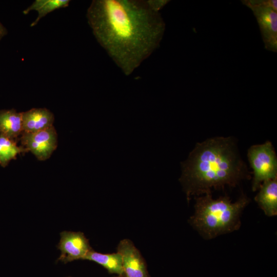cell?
I'll list each match as a JSON object with an SVG mask.
<instances>
[{
	"instance_id": "6da1fadb",
	"label": "cell",
	"mask_w": 277,
	"mask_h": 277,
	"mask_svg": "<svg viewBox=\"0 0 277 277\" xmlns=\"http://www.w3.org/2000/svg\"><path fill=\"white\" fill-rule=\"evenodd\" d=\"M86 16L96 39L126 76L159 47L165 30L148 0H94Z\"/></svg>"
},
{
	"instance_id": "7a4b0ae2",
	"label": "cell",
	"mask_w": 277,
	"mask_h": 277,
	"mask_svg": "<svg viewBox=\"0 0 277 277\" xmlns=\"http://www.w3.org/2000/svg\"><path fill=\"white\" fill-rule=\"evenodd\" d=\"M181 165L180 181L188 200L191 195L211 193L212 188L234 187L248 175L234 138L230 137L197 143Z\"/></svg>"
},
{
	"instance_id": "3957f363",
	"label": "cell",
	"mask_w": 277,
	"mask_h": 277,
	"mask_svg": "<svg viewBox=\"0 0 277 277\" xmlns=\"http://www.w3.org/2000/svg\"><path fill=\"white\" fill-rule=\"evenodd\" d=\"M195 199V213L189 222L204 237L209 239L238 230L241 213L249 202L244 194L234 203L226 195L213 199L211 193Z\"/></svg>"
},
{
	"instance_id": "277c9868",
	"label": "cell",
	"mask_w": 277,
	"mask_h": 277,
	"mask_svg": "<svg viewBox=\"0 0 277 277\" xmlns=\"http://www.w3.org/2000/svg\"><path fill=\"white\" fill-rule=\"evenodd\" d=\"M256 18L266 50L277 52V1L243 0Z\"/></svg>"
},
{
	"instance_id": "5b68a950",
	"label": "cell",
	"mask_w": 277,
	"mask_h": 277,
	"mask_svg": "<svg viewBox=\"0 0 277 277\" xmlns=\"http://www.w3.org/2000/svg\"><path fill=\"white\" fill-rule=\"evenodd\" d=\"M247 156L253 170V191L259 189L264 181L277 177V157L270 142L251 146Z\"/></svg>"
},
{
	"instance_id": "8992f818",
	"label": "cell",
	"mask_w": 277,
	"mask_h": 277,
	"mask_svg": "<svg viewBox=\"0 0 277 277\" xmlns=\"http://www.w3.org/2000/svg\"><path fill=\"white\" fill-rule=\"evenodd\" d=\"M22 146L31 151L38 160L44 161L50 157L56 149L57 134L53 126L34 133L23 132Z\"/></svg>"
},
{
	"instance_id": "52a82bcc",
	"label": "cell",
	"mask_w": 277,
	"mask_h": 277,
	"mask_svg": "<svg viewBox=\"0 0 277 277\" xmlns=\"http://www.w3.org/2000/svg\"><path fill=\"white\" fill-rule=\"evenodd\" d=\"M60 240L57 245L61 251L58 260L67 263L78 260H85L92 249L89 240L83 232L64 231L60 233Z\"/></svg>"
},
{
	"instance_id": "ba28073f",
	"label": "cell",
	"mask_w": 277,
	"mask_h": 277,
	"mask_svg": "<svg viewBox=\"0 0 277 277\" xmlns=\"http://www.w3.org/2000/svg\"><path fill=\"white\" fill-rule=\"evenodd\" d=\"M117 252L122 258L123 277H150L144 259L131 241H121L117 246Z\"/></svg>"
},
{
	"instance_id": "9c48e42d",
	"label": "cell",
	"mask_w": 277,
	"mask_h": 277,
	"mask_svg": "<svg viewBox=\"0 0 277 277\" xmlns=\"http://www.w3.org/2000/svg\"><path fill=\"white\" fill-rule=\"evenodd\" d=\"M53 114L46 108H32L22 112L23 132L34 133L53 126Z\"/></svg>"
},
{
	"instance_id": "30bf717a",
	"label": "cell",
	"mask_w": 277,
	"mask_h": 277,
	"mask_svg": "<svg viewBox=\"0 0 277 277\" xmlns=\"http://www.w3.org/2000/svg\"><path fill=\"white\" fill-rule=\"evenodd\" d=\"M255 201L265 214L272 216L277 214V177L264 181L259 187Z\"/></svg>"
},
{
	"instance_id": "8fae6325",
	"label": "cell",
	"mask_w": 277,
	"mask_h": 277,
	"mask_svg": "<svg viewBox=\"0 0 277 277\" xmlns=\"http://www.w3.org/2000/svg\"><path fill=\"white\" fill-rule=\"evenodd\" d=\"M23 132L22 112L14 109L0 111V134L15 140Z\"/></svg>"
},
{
	"instance_id": "7c38bea8",
	"label": "cell",
	"mask_w": 277,
	"mask_h": 277,
	"mask_svg": "<svg viewBox=\"0 0 277 277\" xmlns=\"http://www.w3.org/2000/svg\"><path fill=\"white\" fill-rule=\"evenodd\" d=\"M85 260L96 263L105 268L109 273L116 274L119 277H123L124 270L123 260L120 254H104L92 249L86 256Z\"/></svg>"
},
{
	"instance_id": "4fadbf2b",
	"label": "cell",
	"mask_w": 277,
	"mask_h": 277,
	"mask_svg": "<svg viewBox=\"0 0 277 277\" xmlns=\"http://www.w3.org/2000/svg\"><path fill=\"white\" fill-rule=\"evenodd\" d=\"M70 2L69 0H35L23 13L27 14L32 10L37 11V16L30 25L31 27H33L48 13L56 9L68 7Z\"/></svg>"
},
{
	"instance_id": "5bb4252c",
	"label": "cell",
	"mask_w": 277,
	"mask_h": 277,
	"mask_svg": "<svg viewBox=\"0 0 277 277\" xmlns=\"http://www.w3.org/2000/svg\"><path fill=\"white\" fill-rule=\"evenodd\" d=\"M26 151L23 146L17 145L15 140L0 134V165L2 167H6L18 154Z\"/></svg>"
},
{
	"instance_id": "9a60e30c",
	"label": "cell",
	"mask_w": 277,
	"mask_h": 277,
	"mask_svg": "<svg viewBox=\"0 0 277 277\" xmlns=\"http://www.w3.org/2000/svg\"><path fill=\"white\" fill-rule=\"evenodd\" d=\"M150 5L156 11H160L169 2L167 0H148Z\"/></svg>"
},
{
	"instance_id": "2e32d148",
	"label": "cell",
	"mask_w": 277,
	"mask_h": 277,
	"mask_svg": "<svg viewBox=\"0 0 277 277\" xmlns=\"http://www.w3.org/2000/svg\"><path fill=\"white\" fill-rule=\"evenodd\" d=\"M6 33V30L0 23V37H1Z\"/></svg>"
},
{
	"instance_id": "e0dca14e",
	"label": "cell",
	"mask_w": 277,
	"mask_h": 277,
	"mask_svg": "<svg viewBox=\"0 0 277 277\" xmlns=\"http://www.w3.org/2000/svg\"><path fill=\"white\" fill-rule=\"evenodd\" d=\"M0 38H1V37H0Z\"/></svg>"
},
{
	"instance_id": "ac0fdd59",
	"label": "cell",
	"mask_w": 277,
	"mask_h": 277,
	"mask_svg": "<svg viewBox=\"0 0 277 277\" xmlns=\"http://www.w3.org/2000/svg\"><path fill=\"white\" fill-rule=\"evenodd\" d=\"M68 277H70V276H68Z\"/></svg>"
}]
</instances>
